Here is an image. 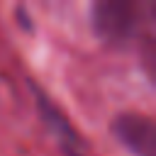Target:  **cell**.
Instances as JSON below:
<instances>
[{"mask_svg":"<svg viewBox=\"0 0 156 156\" xmlns=\"http://www.w3.org/2000/svg\"><path fill=\"white\" fill-rule=\"evenodd\" d=\"M139 7L127 0H102L93 5V29L110 46H127L139 29Z\"/></svg>","mask_w":156,"mask_h":156,"instance_id":"cell-1","label":"cell"},{"mask_svg":"<svg viewBox=\"0 0 156 156\" xmlns=\"http://www.w3.org/2000/svg\"><path fill=\"white\" fill-rule=\"evenodd\" d=\"M115 134L134 156H156V129L151 117L134 112L119 115L115 119Z\"/></svg>","mask_w":156,"mask_h":156,"instance_id":"cell-2","label":"cell"}]
</instances>
